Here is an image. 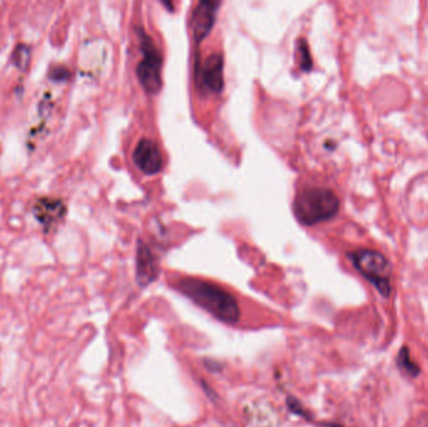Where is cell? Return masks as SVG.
I'll return each mask as SVG.
<instances>
[{
	"instance_id": "6da1fadb",
	"label": "cell",
	"mask_w": 428,
	"mask_h": 427,
	"mask_svg": "<svg viewBox=\"0 0 428 427\" xmlns=\"http://www.w3.org/2000/svg\"><path fill=\"white\" fill-rule=\"evenodd\" d=\"M173 287L218 321L227 324H235L240 321L238 301L221 286L204 279L182 277L175 281Z\"/></svg>"
},
{
	"instance_id": "7a4b0ae2",
	"label": "cell",
	"mask_w": 428,
	"mask_h": 427,
	"mask_svg": "<svg viewBox=\"0 0 428 427\" xmlns=\"http://www.w3.org/2000/svg\"><path fill=\"white\" fill-rule=\"evenodd\" d=\"M293 211L299 223L313 226L333 218L339 211V200L330 188L305 187L296 195Z\"/></svg>"
},
{
	"instance_id": "3957f363",
	"label": "cell",
	"mask_w": 428,
	"mask_h": 427,
	"mask_svg": "<svg viewBox=\"0 0 428 427\" xmlns=\"http://www.w3.org/2000/svg\"><path fill=\"white\" fill-rule=\"evenodd\" d=\"M352 265L364 279L375 286L382 297L389 298L392 293V267L383 253L359 248L348 253Z\"/></svg>"
},
{
	"instance_id": "277c9868",
	"label": "cell",
	"mask_w": 428,
	"mask_h": 427,
	"mask_svg": "<svg viewBox=\"0 0 428 427\" xmlns=\"http://www.w3.org/2000/svg\"><path fill=\"white\" fill-rule=\"evenodd\" d=\"M138 35L143 59L141 63L136 65V78L144 91L150 94H157L162 88V54L157 48L153 39L144 32V29H138Z\"/></svg>"
},
{
	"instance_id": "5b68a950",
	"label": "cell",
	"mask_w": 428,
	"mask_h": 427,
	"mask_svg": "<svg viewBox=\"0 0 428 427\" xmlns=\"http://www.w3.org/2000/svg\"><path fill=\"white\" fill-rule=\"evenodd\" d=\"M223 57L221 53H212L207 58L195 62V85L204 94H218L223 91Z\"/></svg>"
},
{
	"instance_id": "8992f818",
	"label": "cell",
	"mask_w": 428,
	"mask_h": 427,
	"mask_svg": "<svg viewBox=\"0 0 428 427\" xmlns=\"http://www.w3.org/2000/svg\"><path fill=\"white\" fill-rule=\"evenodd\" d=\"M221 3L218 1H208L203 0L197 4L190 17V29L193 33L195 43H201L207 38L209 33L213 29L215 23V15Z\"/></svg>"
},
{
	"instance_id": "52a82bcc",
	"label": "cell",
	"mask_w": 428,
	"mask_h": 427,
	"mask_svg": "<svg viewBox=\"0 0 428 427\" xmlns=\"http://www.w3.org/2000/svg\"><path fill=\"white\" fill-rule=\"evenodd\" d=\"M133 161L144 175H153L159 173L163 168V155L161 149L154 141L142 139L136 144Z\"/></svg>"
},
{
	"instance_id": "ba28073f",
	"label": "cell",
	"mask_w": 428,
	"mask_h": 427,
	"mask_svg": "<svg viewBox=\"0 0 428 427\" xmlns=\"http://www.w3.org/2000/svg\"><path fill=\"white\" fill-rule=\"evenodd\" d=\"M136 282L141 287H147L156 281L159 273L158 261L150 247L143 241L138 242L136 247Z\"/></svg>"
},
{
	"instance_id": "9c48e42d",
	"label": "cell",
	"mask_w": 428,
	"mask_h": 427,
	"mask_svg": "<svg viewBox=\"0 0 428 427\" xmlns=\"http://www.w3.org/2000/svg\"><path fill=\"white\" fill-rule=\"evenodd\" d=\"M33 214L46 229H52L53 227L57 226L64 218L66 206L64 202L58 198H39L33 207Z\"/></svg>"
},
{
	"instance_id": "30bf717a",
	"label": "cell",
	"mask_w": 428,
	"mask_h": 427,
	"mask_svg": "<svg viewBox=\"0 0 428 427\" xmlns=\"http://www.w3.org/2000/svg\"><path fill=\"white\" fill-rule=\"evenodd\" d=\"M397 363H398V367L402 369L406 375L411 376V377H417V376L420 375V372H421L420 367L412 361L407 347H403L400 351L398 357H397Z\"/></svg>"
},
{
	"instance_id": "8fae6325",
	"label": "cell",
	"mask_w": 428,
	"mask_h": 427,
	"mask_svg": "<svg viewBox=\"0 0 428 427\" xmlns=\"http://www.w3.org/2000/svg\"><path fill=\"white\" fill-rule=\"evenodd\" d=\"M30 59V48L26 44H19L14 49L12 54V62L19 68L20 71H26Z\"/></svg>"
},
{
	"instance_id": "7c38bea8",
	"label": "cell",
	"mask_w": 428,
	"mask_h": 427,
	"mask_svg": "<svg viewBox=\"0 0 428 427\" xmlns=\"http://www.w3.org/2000/svg\"><path fill=\"white\" fill-rule=\"evenodd\" d=\"M299 52V64H301V69L303 71H310L313 67V62H312L311 53H310V46L307 44L305 39H299L298 46Z\"/></svg>"
}]
</instances>
